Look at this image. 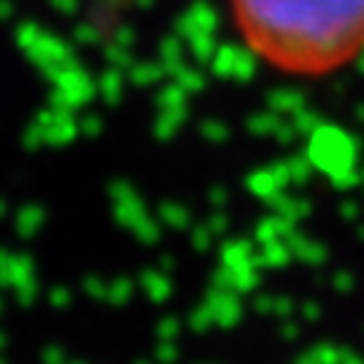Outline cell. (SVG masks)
I'll return each mask as SVG.
<instances>
[{"instance_id":"1","label":"cell","mask_w":364,"mask_h":364,"mask_svg":"<svg viewBox=\"0 0 364 364\" xmlns=\"http://www.w3.org/2000/svg\"><path fill=\"white\" fill-rule=\"evenodd\" d=\"M258 49L293 72L344 63L364 41V0H244Z\"/></svg>"},{"instance_id":"5","label":"cell","mask_w":364,"mask_h":364,"mask_svg":"<svg viewBox=\"0 0 364 364\" xmlns=\"http://www.w3.org/2000/svg\"><path fill=\"white\" fill-rule=\"evenodd\" d=\"M69 364H80V361H69Z\"/></svg>"},{"instance_id":"4","label":"cell","mask_w":364,"mask_h":364,"mask_svg":"<svg viewBox=\"0 0 364 364\" xmlns=\"http://www.w3.org/2000/svg\"><path fill=\"white\" fill-rule=\"evenodd\" d=\"M301 364H341V350L336 347H313L307 355H301Z\"/></svg>"},{"instance_id":"2","label":"cell","mask_w":364,"mask_h":364,"mask_svg":"<svg viewBox=\"0 0 364 364\" xmlns=\"http://www.w3.org/2000/svg\"><path fill=\"white\" fill-rule=\"evenodd\" d=\"M141 287L155 299V301H161V299H166L169 296V279H166V272L164 269H146L144 276H141Z\"/></svg>"},{"instance_id":"3","label":"cell","mask_w":364,"mask_h":364,"mask_svg":"<svg viewBox=\"0 0 364 364\" xmlns=\"http://www.w3.org/2000/svg\"><path fill=\"white\" fill-rule=\"evenodd\" d=\"M41 224H43V210L38 204H29L18 213V232L21 235H35L41 230Z\"/></svg>"}]
</instances>
